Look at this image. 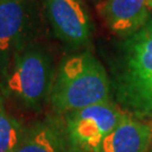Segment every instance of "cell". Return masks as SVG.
I'll use <instances>...</instances> for the list:
<instances>
[{"label": "cell", "mask_w": 152, "mask_h": 152, "mask_svg": "<svg viewBox=\"0 0 152 152\" xmlns=\"http://www.w3.org/2000/svg\"><path fill=\"white\" fill-rule=\"evenodd\" d=\"M116 95L139 117H152V18L124 37L113 62Z\"/></svg>", "instance_id": "cell-1"}, {"label": "cell", "mask_w": 152, "mask_h": 152, "mask_svg": "<svg viewBox=\"0 0 152 152\" xmlns=\"http://www.w3.org/2000/svg\"><path fill=\"white\" fill-rule=\"evenodd\" d=\"M110 82L104 65L89 51L70 55L54 75L50 102L60 114L109 102Z\"/></svg>", "instance_id": "cell-2"}, {"label": "cell", "mask_w": 152, "mask_h": 152, "mask_svg": "<svg viewBox=\"0 0 152 152\" xmlns=\"http://www.w3.org/2000/svg\"><path fill=\"white\" fill-rule=\"evenodd\" d=\"M54 79L51 55L36 44L17 53L4 79L6 91L28 108L36 109L50 98Z\"/></svg>", "instance_id": "cell-3"}, {"label": "cell", "mask_w": 152, "mask_h": 152, "mask_svg": "<svg viewBox=\"0 0 152 152\" xmlns=\"http://www.w3.org/2000/svg\"><path fill=\"white\" fill-rule=\"evenodd\" d=\"M125 115L110 100L68 113L64 129L69 145L77 151L96 152Z\"/></svg>", "instance_id": "cell-4"}, {"label": "cell", "mask_w": 152, "mask_h": 152, "mask_svg": "<svg viewBox=\"0 0 152 152\" xmlns=\"http://www.w3.org/2000/svg\"><path fill=\"white\" fill-rule=\"evenodd\" d=\"M35 17L31 0H0V80L6 78L14 56L29 44Z\"/></svg>", "instance_id": "cell-5"}, {"label": "cell", "mask_w": 152, "mask_h": 152, "mask_svg": "<svg viewBox=\"0 0 152 152\" xmlns=\"http://www.w3.org/2000/svg\"><path fill=\"white\" fill-rule=\"evenodd\" d=\"M46 19L61 42L79 49L89 42L91 24L81 0H42Z\"/></svg>", "instance_id": "cell-6"}, {"label": "cell", "mask_w": 152, "mask_h": 152, "mask_svg": "<svg viewBox=\"0 0 152 152\" xmlns=\"http://www.w3.org/2000/svg\"><path fill=\"white\" fill-rule=\"evenodd\" d=\"M99 10L107 27L123 37L141 29L151 14L148 0H104Z\"/></svg>", "instance_id": "cell-7"}, {"label": "cell", "mask_w": 152, "mask_h": 152, "mask_svg": "<svg viewBox=\"0 0 152 152\" xmlns=\"http://www.w3.org/2000/svg\"><path fill=\"white\" fill-rule=\"evenodd\" d=\"M151 142L152 130L148 123L126 114L96 152H148Z\"/></svg>", "instance_id": "cell-8"}, {"label": "cell", "mask_w": 152, "mask_h": 152, "mask_svg": "<svg viewBox=\"0 0 152 152\" xmlns=\"http://www.w3.org/2000/svg\"><path fill=\"white\" fill-rule=\"evenodd\" d=\"M65 129L54 120L37 122L24 130L14 152H69Z\"/></svg>", "instance_id": "cell-9"}, {"label": "cell", "mask_w": 152, "mask_h": 152, "mask_svg": "<svg viewBox=\"0 0 152 152\" xmlns=\"http://www.w3.org/2000/svg\"><path fill=\"white\" fill-rule=\"evenodd\" d=\"M22 124L5 108L0 95V152H14L24 134Z\"/></svg>", "instance_id": "cell-10"}, {"label": "cell", "mask_w": 152, "mask_h": 152, "mask_svg": "<svg viewBox=\"0 0 152 152\" xmlns=\"http://www.w3.org/2000/svg\"><path fill=\"white\" fill-rule=\"evenodd\" d=\"M148 4H149V8H150V10L152 11V0H148Z\"/></svg>", "instance_id": "cell-11"}, {"label": "cell", "mask_w": 152, "mask_h": 152, "mask_svg": "<svg viewBox=\"0 0 152 152\" xmlns=\"http://www.w3.org/2000/svg\"><path fill=\"white\" fill-rule=\"evenodd\" d=\"M148 125H149V126L151 127V130H152V117H151V120H150V122L148 123Z\"/></svg>", "instance_id": "cell-12"}, {"label": "cell", "mask_w": 152, "mask_h": 152, "mask_svg": "<svg viewBox=\"0 0 152 152\" xmlns=\"http://www.w3.org/2000/svg\"><path fill=\"white\" fill-rule=\"evenodd\" d=\"M148 152H152V142H151V145H150V148H149V150H148Z\"/></svg>", "instance_id": "cell-13"}]
</instances>
